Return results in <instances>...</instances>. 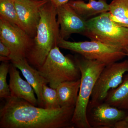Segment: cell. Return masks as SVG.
<instances>
[{
  "instance_id": "30bf717a",
  "label": "cell",
  "mask_w": 128,
  "mask_h": 128,
  "mask_svg": "<svg viewBox=\"0 0 128 128\" xmlns=\"http://www.w3.org/2000/svg\"><path fill=\"white\" fill-rule=\"evenodd\" d=\"M49 0H14L18 19L22 28L32 38L37 33L42 8Z\"/></svg>"
},
{
  "instance_id": "d4e9b609",
  "label": "cell",
  "mask_w": 128,
  "mask_h": 128,
  "mask_svg": "<svg viewBox=\"0 0 128 128\" xmlns=\"http://www.w3.org/2000/svg\"><path fill=\"white\" fill-rule=\"evenodd\" d=\"M124 120H125V121H126V122H127V123H128V115L126 116V118H124Z\"/></svg>"
},
{
  "instance_id": "44dd1931",
  "label": "cell",
  "mask_w": 128,
  "mask_h": 128,
  "mask_svg": "<svg viewBox=\"0 0 128 128\" xmlns=\"http://www.w3.org/2000/svg\"><path fill=\"white\" fill-rule=\"evenodd\" d=\"M11 54V51L9 48L0 41V56L10 58Z\"/></svg>"
},
{
  "instance_id": "ba28073f",
  "label": "cell",
  "mask_w": 128,
  "mask_h": 128,
  "mask_svg": "<svg viewBox=\"0 0 128 128\" xmlns=\"http://www.w3.org/2000/svg\"><path fill=\"white\" fill-rule=\"evenodd\" d=\"M32 40L21 28L0 17V41L11 51V60L13 58H26Z\"/></svg>"
},
{
  "instance_id": "52a82bcc",
  "label": "cell",
  "mask_w": 128,
  "mask_h": 128,
  "mask_svg": "<svg viewBox=\"0 0 128 128\" xmlns=\"http://www.w3.org/2000/svg\"><path fill=\"white\" fill-rule=\"evenodd\" d=\"M126 73H128L127 60L106 66L96 81L89 104L95 105L104 102L108 92L122 83Z\"/></svg>"
},
{
  "instance_id": "6da1fadb",
  "label": "cell",
  "mask_w": 128,
  "mask_h": 128,
  "mask_svg": "<svg viewBox=\"0 0 128 128\" xmlns=\"http://www.w3.org/2000/svg\"><path fill=\"white\" fill-rule=\"evenodd\" d=\"M0 109V128H73L75 108L48 109L10 96Z\"/></svg>"
},
{
  "instance_id": "4fadbf2b",
  "label": "cell",
  "mask_w": 128,
  "mask_h": 128,
  "mask_svg": "<svg viewBox=\"0 0 128 128\" xmlns=\"http://www.w3.org/2000/svg\"><path fill=\"white\" fill-rule=\"evenodd\" d=\"M12 64L19 69L34 90L38 101V106L41 108L43 86L48 84L38 70L30 65L25 57L16 58L11 60Z\"/></svg>"
},
{
  "instance_id": "7402d4cb",
  "label": "cell",
  "mask_w": 128,
  "mask_h": 128,
  "mask_svg": "<svg viewBox=\"0 0 128 128\" xmlns=\"http://www.w3.org/2000/svg\"><path fill=\"white\" fill-rule=\"evenodd\" d=\"M114 128H128V124L124 119L117 122Z\"/></svg>"
},
{
  "instance_id": "5bb4252c",
  "label": "cell",
  "mask_w": 128,
  "mask_h": 128,
  "mask_svg": "<svg viewBox=\"0 0 128 128\" xmlns=\"http://www.w3.org/2000/svg\"><path fill=\"white\" fill-rule=\"evenodd\" d=\"M80 79L64 82L56 89L59 104L60 108H75L78 100Z\"/></svg>"
},
{
  "instance_id": "8fae6325",
  "label": "cell",
  "mask_w": 128,
  "mask_h": 128,
  "mask_svg": "<svg viewBox=\"0 0 128 128\" xmlns=\"http://www.w3.org/2000/svg\"><path fill=\"white\" fill-rule=\"evenodd\" d=\"M56 11L61 38L66 39L73 34H83L86 29L87 20L77 14L68 2L57 7Z\"/></svg>"
},
{
  "instance_id": "9c48e42d",
  "label": "cell",
  "mask_w": 128,
  "mask_h": 128,
  "mask_svg": "<svg viewBox=\"0 0 128 128\" xmlns=\"http://www.w3.org/2000/svg\"><path fill=\"white\" fill-rule=\"evenodd\" d=\"M127 111L103 102L88 104L86 117L91 128H114L117 122L124 119L128 115Z\"/></svg>"
},
{
  "instance_id": "603a6c76",
  "label": "cell",
  "mask_w": 128,
  "mask_h": 128,
  "mask_svg": "<svg viewBox=\"0 0 128 128\" xmlns=\"http://www.w3.org/2000/svg\"><path fill=\"white\" fill-rule=\"evenodd\" d=\"M53 4L56 7L66 4L69 2L70 0H50Z\"/></svg>"
},
{
  "instance_id": "ac0fdd59",
  "label": "cell",
  "mask_w": 128,
  "mask_h": 128,
  "mask_svg": "<svg viewBox=\"0 0 128 128\" xmlns=\"http://www.w3.org/2000/svg\"><path fill=\"white\" fill-rule=\"evenodd\" d=\"M0 17L23 29L18 19L14 0H0Z\"/></svg>"
},
{
  "instance_id": "484cf974",
  "label": "cell",
  "mask_w": 128,
  "mask_h": 128,
  "mask_svg": "<svg viewBox=\"0 0 128 128\" xmlns=\"http://www.w3.org/2000/svg\"></svg>"
},
{
  "instance_id": "ffe728a7",
  "label": "cell",
  "mask_w": 128,
  "mask_h": 128,
  "mask_svg": "<svg viewBox=\"0 0 128 128\" xmlns=\"http://www.w3.org/2000/svg\"><path fill=\"white\" fill-rule=\"evenodd\" d=\"M10 64L8 62H2L0 65V98L6 99L11 96L9 85L6 78L9 73Z\"/></svg>"
},
{
  "instance_id": "5b68a950",
  "label": "cell",
  "mask_w": 128,
  "mask_h": 128,
  "mask_svg": "<svg viewBox=\"0 0 128 128\" xmlns=\"http://www.w3.org/2000/svg\"><path fill=\"white\" fill-rule=\"evenodd\" d=\"M83 35L91 40L124 50L128 47V28L113 22L108 12L87 20Z\"/></svg>"
},
{
  "instance_id": "277c9868",
  "label": "cell",
  "mask_w": 128,
  "mask_h": 128,
  "mask_svg": "<svg viewBox=\"0 0 128 128\" xmlns=\"http://www.w3.org/2000/svg\"><path fill=\"white\" fill-rule=\"evenodd\" d=\"M59 48L56 46L53 48L43 64L38 70L50 87L54 89L62 82L81 78L80 72L74 58L64 56Z\"/></svg>"
},
{
  "instance_id": "cb8c5ba5",
  "label": "cell",
  "mask_w": 128,
  "mask_h": 128,
  "mask_svg": "<svg viewBox=\"0 0 128 128\" xmlns=\"http://www.w3.org/2000/svg\"><path fill=\"white\" fill-rule=\"evenodd\" d=\"M124 50V52H125L126 56H128V47L125 48Z\"/></svg>"
},
{
  "instance_id": "7c38bea8",
  "label": "cell",
  "mask_w": 128,
  "mask_h": 128,
  "mask_svg": "<svg viewBox=\"0 0 128 128\" xmlns=\"http://www.w3.org/2000/svg\"><path fill=\"white\" fill-rule=\"evenodd\" d=\"M18 68L12 64H10L9 87L11 96L22 98L32 105L38 106V99L34 95V91L27 81L21 78Z\"/></svg>"
},
{
  "instance_id": "7a4b0ae2",
  "label": "cell",
  "mask_w": 128,
  "mask_h": 128,
  "mask_svg": "<svg viewBox=\"0 0 128 128\" xmlns=\"http://www.w3.org/2000/svg\"><path fill=\"white\" fill-rule=\"evenodd\" d=\"M56 9L50 0L41 8L36 34L26 55L28 63L37 70L43 64L51 50L58 46L60 38Z\"/></svg>"
},
{
  "instance_id": "2e32d148",
  "label": "cell",
  "mask_w": 128,
  "mask_h": 128,
  "mask_svg": "<svg viewBox=\"0 0 128 128\" xmlns=\"http://www.w3.org/2000/svg\"><path fill=\"white\" fill-rule=\"evenodd\" d=\"M104 102L119 109L128 110V73L119 86L108 92Z\"/></svg>"
},
{
  "instance_id": "d6986e66",
  "label": "cell",
  "mask_w": 128,
  "mask_h": 128,
  "mask_svg": "<svg viewBox=\"0 0 128 128\" xmlns=\"http://www.w3.org/2000/svg\"><path fill=\"white\" fill-rule=\"evenodd\" d=\"M41 108L48 109L60 108L56 89L48 87L47 84H44L43 86Z\"/></svg>"
},
{
  "instance_id": "9a60e30c",
  "label": "cell",
  "mask_w": 128,
  "mask_h": 128,
  "mask_svg": "<svg viewBox=\"0 0 128 128\" xmlns=\"http://www.w3.org/2000/svg\"><path fill=\"white\" fill-rule=\"evenodd\" d=\"M88 2L82 0H71L69 5L81 16L85 18L98 14L109 12V4L106 0H89Z\"/></svg>"
},
{
  "instance_id": "e0dca14e",
  "label": "cell",
  "mask_w": 128,
  "mask_h": 128,
  "mask_svg": "<svg viewBox=\"0 0 128 128\" xmlns=\"http://www.w3.org/2000/svg\"><path fill=\"white\" fill-rule=\"evenodd\" d=\"M108 12L112 20L128 28V0H113Z\"/></svg>"
},
{
  "instance_id": "3957f363",
  "label": "cell",
  "mask_w": 128,
  "mask_h": 128,
  "mask_svg": "<svg viewBox=\"0 0 128 128\" xmlns=\"http://www.w3.org/2000/svg\"><path fill=\"white\" fill-rule=\"evenodd\" d=\"M74 58L80 72L81 82L72 122L75 128H91L86 117L88 106L96 81L106 66L80 55Z\"/></svg>"
},
{
  "instance_id": "8992f818",
  "label": "cell",
  "mask_w": 128,
  "mask_h": 128,
  "mask_svg": "<svg viewBox=\"0 0 128 128\" xmlns=\"http://www.w3.org/2000/svg\"><path fill=\"white\" fill-rule=\"evenodd\" d=\"M58 46L77 53L87 59L96 60L106 66L118 62L126 56L124 50L122 49L94 40L73 42L60 38Z\"/></svg>"
}]
</instances>
